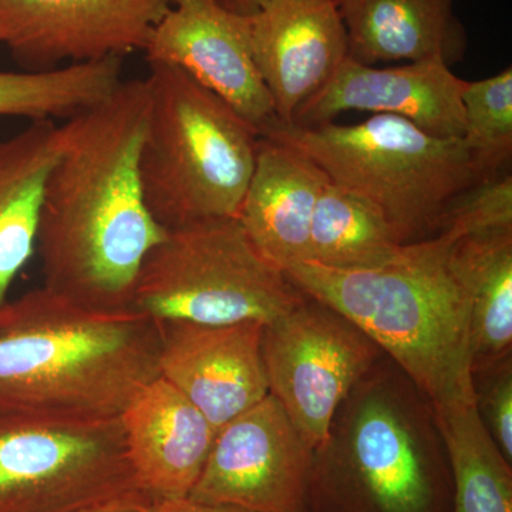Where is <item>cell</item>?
Listing matches in <instances>:
<instances>
[{"label":"cell","instance_id":"1","mask_svg":"<svg viewBox=\"0 0 512 512\" xmlns=\"http://www.w3.org/2000/svg\"><path fill=\"white\" fill-rule=\"evenodd\" d=\"M147 114L144 77L123 80L59 126L36 251L43 286L79 305L131 309L141 265L167 234L148 210L138 173Z\"/></svg>","mask_w":512,"mask_h":512},{"label":"cell","instance_id":"2","mask_svg":"<svg viewBox=\"0 0 512 512\" xmlns=\"http://www.w3.org/2000/svg\"><path fill=\"white\" fill-rule=\"evenodd\" d=\"M160 325L100 311L45 286L0 306V409L66 417H120L160 376Z\"/></svg>","mask_w":512,"mask_h":512},{"label":"cell","instance_id":"3","mask_svg":"<svg viewBox=\"0 0 512 512\" xmlns=\"http://www.w3.org/2000/svg\"><path fill=\"white\" fill-rule=\"evenodd\" d=\"M453 242L439 234L407 244L396 261L380 268L343 271L301 262L284 272L303 295L359 326L434 409H443L474 403L470 306Z\"/></svg>","mask_w":512,"mask_h":512},{"label":"cell","instance_id":"4","mask_svg":"<svg viewBox=\"0 0 512 512\" xmlns=\"http://www.w3.org/2000/svg\"><path fill=\"white\" fill-rule=\"evenodd\" d=\"M309 512H453L436 410L383 355L355 384L313 454Z\"/></svg>","mask_w":512,"mask_h":512},{"label":"cell","instance_id":"5","mask_svg":"<svg viewBox=\"0 0 512 512\" xmlns=\"http://www.w3.org/2000/svg\"><path fill=\"white\" fill-rule=\"evenodd\" d=\"M146 133L138 158L144 200L165 229L237 218L259 131L184 70L148 63Z\"/></svg>","mask_w":512,"mask_h":512},{"label":"cell","instance_id":"6","mask_svg":"<svg viewBox=\"0 0 512 512\" xmlns=\"http://www.w3.org/2000/svg\"><path fill=\"white\" fill-rule=\"evenodd\" d=\"M298 148L332 183L375 205L403 244L436 237L458 195L481 183L461 137H439L392 114L353 126L282 124L261 131Z\"/></svg>","mask_w":512,"mask_h":512},{"label":"cell","instance_id":"7","mask_svg":"<svg viewBox=\"0 0 512 512\" xmlns=\"http://www.w3.org/2000/svg\"><path fill=\"white\" fill-rule=\"evenodd\" d=\"M303 296L238 218H211L168 229L141 265L131 309L157 323L268 325Z\"/></svg>","mask_w":512,"mask_h":512},{"label":"cell","instance_id":"8","mask_svg":"<svg viewBox=\"0 0 512 512\" xmlns=\"http://www.w3.org/2000/svg\"><path fill=\"white\" fill-rule=\"evenodd\" d=\"M134 493L120 417L0 409V512H79Z\"/></svg>","mask_w":512,"mask_h":512},{"label":"cell","instance_id":"9","mask_svg":"<svg viewBox=\"0 0 512 512\" xmlns=\"http://www.w3.org/2000/svg\"><path fill=\"white\" fill-rule=\"evenodd\" d=\"M383 355L352 320L306 295L265 325L262 336L269 394L313 450L350 390Z\"/></svg>","mask_w":512,"mask_h":512},{"label":"cell","instance_id":"10","mask_svg":"<svg viewBox=\"0 0 512 512\" xmlns=\"http://www.w3.org/2000/svg\"><path fill=\"white\" fill-rule=\"evenodd\" d=\"M313 454L268 394L217 430L188 498L248 512H309Z\"/></svg>","mask_w":512,"mask_h":512},{"label":"cell","instance_id":"11","mask_svg":"<svg viewBox=\"0 0 512 512\" xmlns=\"http://www.w3.org/2000/svg\"><path fill=\"white\" fill-rule=\"evenodd\" d=\"M173 0H0V45L26 72L146 49Z\"/></svg>","mask_w":512,"mask_h":512},{"label":"cell","instance_id":"12","mask_svg":"<svg viewBox=\"0 0 512 512\" xmlns=\"http://www.w3.org/2000/svg\"><path fill=\"white\" fill-rule=\"evenodd\" d=\"M144 52L148 63L184 70L259 134L276 120L252 53L251 16L229 12L214 0H173Z\"/></svg>","mask_w":512,"mask_h":512},{"label":"cell","instance_id":"13","mask_svg":"<svg viewBox=\"0 0 512 512\" xmlns=\"http://www.w3.org/2000/svg\"><path fill=\"white\" fill-rule=\"evenodd\" d=\"M158 370L220 429L269 394L264 323L161 322Z\"/></svg>","mask_w":512,"mask_h":512},{"label":"cell","instance_id":"14","mask_svg":"<svg viewBox=\"0 0 512 512\" xmlns=\"http://www.w3.org/2000/svg\"><path fill=\"white\" fill-rule=\"evenodd\" d=\"M466 83L441 60L379 69L348 56L329 82L299 107L292 124L323 126L357 110L402 117L433 136L463 137Z\"/></svg>","mask_w":512,"mask_h":512},{"label":"cell","instance_id":"15","mask_svg":"<svg viewBox=\"0 0 512 512\" xmlns=\"http://www.w3.org/2000/svg\"><path fill=\"white\" fill-rule=\"evenodd\" d=\"M252 53L275 117L292 124L349 56L348 33L333 0H265L251 16Z\"/></svg>","mask_w":512,"mask_h":512},{"label":"cell","instance_id":"16","mask_svg":"<svg viewBox=\"0 0 512 512\" xmlns=\"http://www.w3.org/2000/svg\"><path fill=\"white\" fill-rule=\"evenodd\" d=\"M120 419L140 491L153 500L188 497L217 434L210 420L161 376L134 397Z\"/></svg>","mask_w":512,"mask_h":512},{"label":"cell","instance_id":"17","mask_svg":"<svg viewBox=\"0 0 512 512\" xmlns=\"http://www.w3.org/2000/svg\"><path fill=\"white\" fill-rule=\"evenodd\" d=\"M329 183L328 174L298 148L259 136L237 218L255 248L281 271L309 261L313 214Z\"/></svg>","mask_w":512,"mask_h":512},{"label":"cell","instance_id":"18","mask_svg":"<svg viewBox=\"0 0 512 512\" xmlns=\"http://www.w3.org/2000/svg\"><path fill=\"white\" fill-rule=\"evenodd\" d=\"M346 33L349 57L375 66L386 62L463 60L468 39L454 0H333Z\"/></svg>","mask_w":512,"mask_h":512},{"label":"cell","instance_id":"19","mask_svg":"<svg viewBox=\"0 0 512 512\" xmlns=\"http://www.w3.org/2000/svg\"><path fill=\"white\" fill-rule=\"evenodd\" d=\"M59 153V124L30 121L0 138V306L36 251L43 191Z\"/></svg>","mask_w":512,"mask_h":512},{"label":"cell","instance_id":"20","mask_svg":"<svg viewBox=\"0 0 512 512\" xmlns=\"http://www.w3.org/2000/svg\"><path fill=\"white\" fill-rule=\"evenodd\" d=\"M470 306L471 375L512 355V229L453 242Z\"/></svg>","mask_w":512,"mask_h":512},{"label":"cell","instance_id":"21","mask_svg":"<svg viewBox=\"0 0 512 512\" xmlns=\"http://www.w3.org/2000/svg\"><path fill=\"white\" fill-rule=\"evenodd\" d=\"M406 245L375 205L332 181L326 185L313 214L308 262L343 271L380 268Z\"/></svg>","mask_w":512,"mask_h":512},{"label":"cell","instance_id":"22","mask_svg":"<svg viewBox=\"0 0 512 512\" xmlns=\"http://www.w3.org/2000/svg\"><path fill=\"white\" fill-rule=\"evenodd\" d=\"M436 414L453 477V512H512V464L485 430L474 403L453 404Z\"/></svg>","mask_w":512,"mask_h":512},{"label":"cell","instance_id":"23","mask_svg":"<svg viewBox=\"0 0 512 512\" xmlns=\"http://www.w3.org/2000/svg\"><path fill=\"white\" fill-rule=\"evenodd\" d=\"M121 72L120 57L45 72H0V116L69 119L110 96L123 82Z\"/></svg>","mask_w":512,"mask_h":512},{"label":"cell","instance_id":"24","mask_svg":"<svg viewBox=\"0 0 512 512\" xmlns=\"http://www.w3.org/2000/svg\"><path fill=\"white\" fill-rule=\"evenodd\" d=\"M463 140L481 180L507 173L512 157V69L467 82Z\"/></svg>","mask_w":512,"mask_h":512},{"label":"cell","instance_id":"25","mask_svg":"<svg viewBox=\"0 0 512 512\" xmlns=\"http://www.w3.org/2000/svg\"><path fill=\"white\" fill-rule=\"evenodd\" d=\"M512 229L510 171L481 181L458 195L444 212L437 235L453 239Z\"/></svg>","mask_w":512,"mask_h":512},{"label":"cell","instance_id":"26","mask_svg":"<svg viewBox=\"0 0 512 512\" xmlns=\"http://www.w3.org/2000/svg\"><path fill=\"white\" fill-rule=\"evenodd\" d=\"M471 377L478 417L512 464V355L476 370Z\"/></svg>","mask_w":512,"mask_h":512},{"label":"cell","instance_id":"27","mask_svg":"<svg viewBox=\"0 0 512 512\" xmlns=\"http://www.w3.org/2000/svg\"><path fill=\"white\" fill-rule=\"evenodd\" d=\"M140 512H248L229 505L200 503L191 498H168L151 500Z\"/></svg>","mask_w":512,"mask_h":512},{"label":"cell","instance_id":"28","mask_svg":"<svg viewBox=\"0 0 512 512\" xmlns=\"http://www.w3.org/2000/svg\"><path fill=\"white\" fill-rule=\"evenodd\" d=\"M151 500L147 494L134 493L79 512H140Z\"/></svg>","mask_w":512,"mask_h":512},{"label":"cell","instance_id":"29","mask_svg":"<svg viewBox=\"0 0 512 512\" xmlns=\"http://www.w3.org/2000/svg\"><path fill=\"white\" fill-rule=\"evenodd\" d=\"M215 3L229 12L242 16H254L265 0H214Z\"/></svg>","mask_w":512,"mask_h":512}]
</instances>
